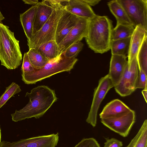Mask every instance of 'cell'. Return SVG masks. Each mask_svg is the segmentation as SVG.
Masks as SVG:
<instances>
[{
    "instance_id": "obj_1",
    "label": "cell",
    "mask_w": 147,
    "mask_h": 147,
    "mask_svg": "<svg viewBox=\"0 0 147 147\" xmlns=\"http://www.w3.org/2000/svg\"><path fill=\"white\" fill-rule=\"evenodd\" d=\"M26 96L29 101L25 106L16 110L11 115L13 121L18 122L33 117L42 116L57 99L55 91L47 86H40L27 92Z\"/></svg>"
},
{
    "instance_id": "obj_2",
    "label": "cell",
    "mask_w": 147,
    "mask_h": 147,
    "mask_svg": "<svg viewBox=\"0 0 147 147\" xmlns=\"http://www.w3.org/2000/svg\"><path fill=\"white\" fill-rule=\"evenodd\" d=\"M112 21L107 16L96 15L88 19L85 38L88 47L96 53L102 54L110 50Z\"/></svg>"
},
{
    "instance_id": "obj_3",
    "label": "cell",
    "mask_w": 147,
    "mask_h": 147,
    "mask_svg": "<svg viewBox=\"0 0 147 147\" xmlns=\"http://www.w3.org/2000/svg\"><path fill=\"white\" fill-rule=\"evenodd\" d=\"M19 42L9 27L0 23V60L1 65L9 69L17 68L22 63Z\"/></svg>"
},
{
    "instance_id": "obj_4",
    "label": "cell",
    "mask_w": 147,
    "mask_h": 147,
    "mask_svg": "<svg viewBox=\"0 0 147 147\" xmlns=\"http://www.w3.org/2000/svg\"><path fill=\"white\" fill-rule=\"evenodd\" d=\"M78 59L67 58L62 53L57 57L49 60L42 68L22 74V80L28 84H35L58 73L70 71L78 61Z\"/></svg>"
},
{
    "instance_id": "obj_5",
    "label": "cell",
    "mask_w": 147,
    "mask_h": 147,
    "mask_svg": "<svg viewBox=\"0 0 147 147\" xmlns=\"http://www.w3.org/2000/svg\"><path fill=\"white\" fill-rule=\"evenodd\" d=\"M68 0H59V2L51 16L41 29L33 34L28 41L29 49H37L42 44L51 40H55V32L58 21L65 9Z\"/></svg>"
},
{
    "instance_id": "obj_6",
    "label": "cell",
    "mask_w": 147,
    "mask_h": 147,
    "mask_svg": "<svg viewBox=\"0 0 147 147\" xmlns=\"http://www.w3.org/2000/svg\"><path fill=\"white\" fill-rule=\"evenodd\" d=\"M125 10L133 26L147 30V0H117Z\"/></svg>"
},
{
    "instance_id": "obj_7",
    "label": "cell",
    "mask_w": 147,
    "mask_h": 147,
    "mask_svg": "<svg viewBox=\"0 0 147 147\" xmlns=\"http://www.w3.org/2000/svg\"><path fill=\"white\" fill-rule=\"evenodd\" d=\"M114 85L108 74L99 80L98 86L95 88L93 98L86 122L93 127L96 126L98 111L100 105L109 90Z\"/></svg>"
},
{
    "instance_id": "obj_8",
    "label": "cell",
    "mask_w": 147,
    "mask_h": 147,
    "mask_svg": "<svg viewBox=\"0 0 147 147\" xmlns=\"http://www.w3.org/2000/svg\"><path fill=\"white\" fill-rule=\"evenodd\" d=\"M139 74V69L136 57L127 65L118 84L115 86L116 92L121 96L130 95L136 89Z\"/></svg>"
},
{
    "instance_id": "obj_9",
    "label": "cell",
    "mask_w": 147,
    "mask_h": 147,
    "mask_svg": "<svg viewBox=\"0 0 147 147\" xmlns=\"http://www.w3.org/2000/svg\"><path fill=\"white\" fill-rule=\"evenodd\" d=\"M101 122L111 130L124 137L127 136L135 122L134 111L115 117L100 119Z\"/></svg>"
},
{
    "instance_id": "obj_10",
    "label": "cell",
    "mask_w": 147,
    "mask_h": 147,
    "mask_svg": "<svg viewBox=\"0 0 147 147\" xmlns=\"http://www.w3.org/2000/svg\"><path fill=\"white\" fill-rule=\"evenodd\" d=\"M59 140L58 133L39 136L16 142H1L0 147H55Z\"/></svg>"
},
{
    "instance_id": "obj_11",
    "label": "cell",
    "mask_w": 147,
    "mask_h": 147,
    "mask_svg": "<svg viewBox=\"0 0 147 147\" xmlns=\"http://www.w3.org/2000/svg\"><path fill=\"white\" fill-rule=\"evenodd\" d=\"M88 19L80 18L77 23L58 45L61 53L72 44L80 41L85 37Z\"/></svg>"
},
{
    "instance_id": "obj_12",
    "label": "cell",
    "mask_w": 147,
    "mask_h": 147,
    "mask_svg": "<svg viewBox=\"0 0 147 147\" xmlns=\"http://www.w3.org/2000/svg\"><path fill=\"white\" fill-rule=\"evenodd\" d=\"M58 2L59 0H45L39 2L35 14L33 35L47 21Z\"/></svg>"
},
{
    "instance_id": "obj_13",
    "label": "cell",
    "mask_w": 147,
    "mask_h": 147,
    "mask_svg": "<svg viewBox=\"0 0 147 147\" xmlns=\"http://www.w3.org/2000/svg\"><path fill=\"white\" fill-rule=\"evenodd\" d=\"M81 17L66 10L60 18L56 28L55 40L58 45L74 28Z\"/></svg>"
},
{
    "instance_id": "obj_14",
    "label": "cell",
    "mask_w": 147,
    "mask_h": 147,
    "mask_svg": "<svg viewBox=\"0 0 147 147\" xmlns=\"http://www.w3.org/2000/svg\"><path fill=\"white\" fill-rule=\"evenodd\" d=\"M127 57L126 56L124 55H111L109 71L108 74L114 87L119 83L128 64Z\"/></svg>"
},
{
    "instance_id": "obj_15",
    "label": "cell",
    "mask_w": 147,
    "mask_h": 147,
    "mask_svg": "<svg viewBox=\"0 0 147 147\" xmlns=\"http://www.w3.org/2000/svg\"><path fill=\"white\" fill-rule=\"evenodd\" d=\"M65 9L76 16L88 19L93 18L96 15L90 6L82 0H68Z\"/></svg>"
},
{
    "instance_id": "obj_16",
    "label": "cell",
    "mask_w": 147,
    "mask_h": 147,
    "mask_svg": "<svg viewBox=\"0 0 147 147\" xmlns=\"http://www.w3.org/2000/svg\"><path fill=\"white\" fill-rule=\"evenodd\" d=\"M147 36V31L140 26L135 28L131 37L130 46L127 55L128 65L136 56L145 38Z\"/></svg>"
},
{
    "instance_id": "obj_17",
    "label": "cell",
    "mask_w": 147,
    "mask_h": 147,
    "mask_svg": "<svg viewBox=\"0 0 147 147\" xmlns=\"http://www.w3.org/2000/svg\"><path fill=\"white\" fill-rule=\"evenodd\" d=\"M131 109L118 99H115L108 103L100 114V119L115 117L125 114Z\"/></svg>"
},
{
    "instance_id": "obj_18",
    "label": "cell",
    "mask_w": 147,
    "mask_h": 147,
    "mask_svg": "<svg viewBox=\"0 0 147 147\" xmlns=\"http://www.w3.org/2000/svg\"><path fill=\"white\" fill-rule=\"evenodd\" d=\"M38 4L32 6L25 12L20 14V20L27 41L30 40L33 36V25Z\"/></svg>"
},
{
    "instance_id": "obj_19",
    "label": "cell",
    "mask_w": 147,
    "mask_h": 147,
    "mask_svg": "<svg viewBox=\"0 0 147 147\" xmlns=\"http://www.w3.org/2000/svg\"><path fill=\"white\" fill-rule=\"evenodd\" d=\"M109 9L117 20V24L133 25L124 9L117 0L107 2Z\"/></svg>"
},
{
    "instance_id": "obj_20",
    "label": "cell",
    "mask_w": 147,
    "mask_h": 147,
    "mask_svg": "<svg viewBox=\"0 0 147 147\" xmlns=\"http://www.w3.org/2000/svg\"><path fill=\"white\" fill-rule=\"evenodd\" d=\"M36 50L49 60L57 57L61 54L58 45L54 40L45 42Z\"/></svg>"
},
{
    "instance_id": "obj_21",
    "label": "cell",
    "mask_w": 147,
    "mask_h": 147,
    "mask_svg": "<svg viewBox=\"0 0 147 147\" xmlns=\"http://www.w3.org/2000/svg\"><path fill=\"white\" fill-rule=\"evenodd\" d=\"M131 37L116 40H111L110 49L112 55L126 56L129 49Z\"/></svg>"
},
{
    "instance_id": "obj_22",
    "label": "cell",
    "mask_w": 147,
    "mask_h": 147,
    "mask_svg": "<svg viewBox=\"0 0 147 147\" xmlns=\"http://www.w3.org/2000/svg\"><path fill=\"white\" fill-rule=\"evenodd\" d=\"M135 28L132 25L117 24L113 28L111 34V40L121 39L131 37Z\"/></svg>"
},
{
    "instance_id": "obj_23",
    "label": "cell",
    "mask_w": 147,
    "mask_h": 147,
    "mask_svg": "<svg viewBox=\"0 0 147 147\" xmlns=\"http://www.w3.org/2000/svg\"><path fill=\"white\" fill-rule=\"evenodd\" d=\"M147 120L144 122L138 132L125 147H147Z\"/></svg>"
},
{
    "instance_id": "obj_24",
    "label": "cell",
    "mask_w": 147,
    "mask_h": 147,
    "mask_svg": "<svg viewBox=\"0 0 147 147\" xmlns=\"http://www.w3.org/2000/svg\"><path fill=\"white\" fill-rule=\"evenodd\" d=\"M27 52L30 61L36 69L43 68L49 60L41 55L36 49L32 48Z\"/></svg>"
},
{
    "instance_id": "obj_25",
    "label": "cell",
    "mask_w": 147,
    "mask_h": 147,
    "mask_svg": "<svg viewBox=\"0 0 147 147\" xmlns=\"http://www.w3.org/2000/svg\"><path fill=\"white\" fill-rule=\"evenodd\" d=\"M136 58L139 69H141L147 75V36L138 51Z\"/></svg>"
},
{
    "instance_id": "obj_26",
    "label": "cell",
    "mask_w": 147,
    "mask_h": 147,
    "mask_svg": "<svg viewBox=\"0 0 147 147\" xmlns=\"http://www.w3.org/2000/svg\"><path fill=\"white\" fill-rule=\"evenodd\" d=\"M21 91L20 87L15 82H13L6 88L4 92L0 97V108L11 97Z\"/></svg>"
},
{
    "instance_id": "obj_27",
    "label": "cell",
    "mask_w": 147,
    "mask_h": 147,
    "mask_svg": "<svg viewBox=\"0 0 147 147\" xmlns=\"http://www.w3.org/2000/svg\"><path fill=\"white\" fill-rule=\"evenodd\" d=\"M84 44L80 41L76 42L69 46L62 53L67 58H75L82 50Z\"/></svg>"
},
{
    "instance_id": "obj_28",
    "label": "cell",
    "mask_w": 147,
    "mask_h": 147,
    "mask_svg": "<svg viewBox=\"0 0 147 147\" xmlns=\"http://www.w3.org/2000/svg\"><path fill=\"white\" fill-rule=\"evenodd\" d=\"M35 69L30 61L27 52L24 53L21 68L22 74L30 73Z\"/></svg>"
},
{
    "instance_id": "obj_29",
    "label": "cell",
    "mask_w": 147,
    "mask_h": 147,
    "mask_svg": "<svg viewBox=\"0 0 147 147\" xmlns=\"http://www.w3.org/2000/svg\"><path fill=\"white\" fill-rule=\"evenodd\" d=\"M74 147H100L94 138H84Z\"/></svg>"
},
{
    "instance_id": "obj_30",
    "label": "cell",
    "mask_w": 147,
    "mask_h": 147,
    "mask_svg": "<svg viewBox=\"0 0 147 147\" xmlns=\"http://www.w3.org/2000/svg\"><path fill=\"white\" fill-rule=\"evenodd\" d=\"M147 76L141 69H139V74L136 86L137 88L147 89Z\"/></svg>"
},
{
    "instance_id": "obj_31",
    "label": "cell",
    "mask_w": 147,
    "mask_h": 147,
    "mask_svg": "<svg viewBox=\"0 0 147 147\" xmlns=\"http://www.w3.org/2000/svg\"><path fill=\"white\" fill-rule=\"evenodd\" d=\"M105 139L106 142L104 143L103 147H121L123 146L121 141L115 138H106Z\"/></svg>"
},
{
    "instance_id": "obj_32",
    "label": "cell",
    "mask_w": 147,
    "mask_h": 147,
    "mask_svg": "<svg viewBox=\"0 0 147 147\" xmlns=\"http://www.w3.org/2000/svg\"><path fill=\"white\" fill-rule=\"evenodd\" d=\"M83 1L85 2L88 5L94 6L98 4L100 0H82Z\"/></svg>"
},
{
    "instance_id": "obj_33",
    "label": "cell",
    "mask_w": 147,
    "mask_h": 147,
    "mask_svg": "<svg viewBox=\"0 0 147 147\" xmlns=\"http://www.w3.org/2000/svg\"><path fill=\"white\" fill-rule=\"evenodd\" d=\"M25 4H27L33 5L38 4L39 2L37 0H22Z\"/></svg>"
},
{
    "instance_id": "obj_34",
    "label": "cell",
    "mask_w": 147,
    "mask_h": 147,
    "mask_svg": "<svg viewBox=\"0 0 147 147\" xmlns=\"http://www.w3.org/2000/svg\"><path fill=\"white\" fill-rule=\"evenodd\" d=\"M146 102H147V89H143L142 91Z\"/></svg>"
},
{
    "instance_id": "obj_35",
    "label": "cell",
    "mask_w": 147,
    "mask_h": 147,
    "mask_svg": "<svg viewBox=\"0 0 147 147\" xmlns=\"http://www.w3.org/2000/svg\"><path fill=\"white\" fill-rule=\"evenodd\" d=\"M5 19L2 14L1 13L0 11V23H1V21Z\"/></svg>"
},
{
    "instance_id": "obj_36",
    "label": "cell",
    "mask_w": 147,
    "mask_h": 147,
    "mask_svg": "<svg viewBox=\"0 0 147 147\" xmlns=\"http://www.w3.org/2000/svg\"><path fill=\"white\" fill-rule=\"evenodd\" d=\"M1 129H0V145L1 143Z\"/></svg>"
}]
</instances>
